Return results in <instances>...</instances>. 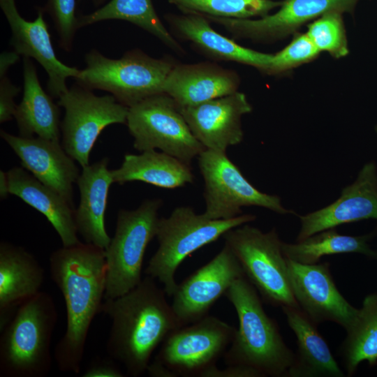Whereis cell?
<instances>
[{
	"instance_id": "cell-1",
	"label": "cell",
	"mask_w": 377,
	"mask_h": 377,
	"mask_svg": "<svg viewBox=\"0 0 377 377\" xmlns=\"http://www.w3.org/2000/svg\"><path fill=\"white\" fill-rule=\"evenodd\" d=\"M52 281L66 308V329L56 346L54 359L64 372L78 374L91 323L101 313L106 288L105 250L80 242L63 246L50 257Z\"/></svg>"
},
{
	"instance_id": "cell-2",
	"label": "cell",
	"mask_w": 377,
	"mask_h": 377,
	"mask_svg": "<svg viewBox=\"0 0 377 377\" xmlns=\"http://www.w3.org/2000/svg\"><path fill=\"white\" fill-rule=\"evenodd\" d=\"M166 296L155 279L147 275L128 293L102 304L101 313L112 320L107 352L131 376L147 371L156 348L182 327Z\"/></svg>"
},
{
	"instance_id": "cell-3",
	"label": "cell",
	"mask_w": 377,
	"mask_h": 377,
	"mask_svg": "<svg viewBox=\"0 0 377 377\" xmlns=\"http://www.w3.org/2000/svg\"><path fill=\"white\" fill-rule=\"evenodd\" d=\"M239 320L223 357L228 366H239L263 376H287L294 353L284 342L276 323L267 316L257 290L246 278L235 280L224 295Z\"/></svg>"
},
{
	"instance_id": "cell-4",
	"label": "cell",
	"mask_w": 377,
	"mask_h": 377,
	"mask_svg": "<svg viewBox=\"0 0 377 377\" xmlns=\"http://www.w3.org/2000/svg\"><path fill=\"white\" fill-rule=\"evenodd\" d=\"M57 320L52 296L43 291L20 304L1 330L0 376L43 377L51 369L50 343Z\"/></svg>"
},
{
	"instance_id": "cell-5",
	"label": "cell",
	"mask_w": 377,
	"mask_h": 377,
	"mask_svg": "<svg viewBox=\"0 0 377 377\" xmlns=\"http://www.w3.org/2000/svg\"><path fill=\"white\" fill-rule=\"evenodd\" d=\"M256 218L244 214L229 219H210L197 214L191 207H176L168 217L159 218L156 236L158 247L149 261L146 274L161 282L167 296L172 297L177 286L175 272L186 258Z\"/></svg>"
},
{
	"instance_id": "cell-6",
	"label": "cell",
	"mask_w": 377,
	"mask_h": 377,
	"mask_svg": "<svg viewBox=\"0 0 377 377\" xmlns=\"http://www.w3.org/2000/svg\"><path fill=\"white\" fill-rule=\"evenodd\" d=\"M86 66L75 78L91 90L109 92L120 103L131 107L163 92L168 75L174 67L166 59H156L135 50L119 59H111L96 50L85 55Z\"/></svg>"
},
{
	"instance_id": "cell-7",
	"label": "cell",
	"mask_w": 377,
	"mask_h": 377,
	"mask_svg": "<svg viewBox=\"0 0 377 377\" xmlns=\"http://www.w3.org/2000/svg\"><path fill=\"white\" fill-rule=\"evenodd\" d=\"M223 237L246 278L267 303L300 308L292 290L283 242L275 228L263 232L243 224L227 231Z\"/></svg>"
},
{
	"instance_id": "cell-8",
	"label": "cell",
	"mask_w": 377,
	"mask_h": 377,
	"mask_svg": "<svg viewBox=\"0 0 377 377\" xmlns=\"http://www.w3.org/2000/svg\"><path fill=\"white\" fill-rule=\"evenodd\" d=\"M161 199L145 200L135 209H120L114 235L105 250L106 288L104 300L119 297L142 280L145 253L156 236Z\"/></svg>"
},
{
	"instance_id": "cell-9",
	"label": "cell",
	"mask_w": 377,
	"mask_h": 377,
	"mask_svg": "<svg viewBox=\"0 0 377 377\" xmlns=\"http://www.w3.org/2000/svg\"><path fill=\"white\" fill-rule=\"evenodd\" d=\"M139 151L158 149L190 165L205 149L191 132L175 101L165 93L128 108L126 124Z\"/></svg>"
},
{
	"instance_id": "cell-10",
	"label": "cell",
	"mask_w": 377,
	"mask_h": 377,
	"mask_svg": "<svg viewBox=\"0 0 377 377\" xmlns=\"http://www.w3.org/2000/svg\"><path fill=\"white\" fill-rule=\"evenodd\" d=\"M58 99L57 104L64 109L61 145L84 168L89 165L90 152L103 129L114 124H126L128 107L111 94L96 96L77 83Z\"/></svg>"
},
{
	"instance_id": "cell-11",
	"label": "cell",
	"mask_w": 377,
	"mask_h": 377,
	"mask_svg": "<svg viewBox=\"0 0 377 377\" xmlns=\"http://www.w3.org/2000/svg\"><path fill=\"white\" fill-rule=\"evenodd\" d=\"M198 164L204 179L206 207L202 214L207 218L232 219L239 216L245 206H258L281 214H295L283 207L278 195L254 187L226 152L205 149L198 155Z\"/></svg>"
},
{
	"instance_id": "cell-12",
	"label": "cell",
	"mask_w": 377,
	"mask_h": 377,
	"mask_svg": "<svg viewBox=\"0 0 377 377\" xmlns=\"http://www.w3.org/2000/svg\"><path fill=\"white\" fill-rule=\"evenodd\" d=\"M236 328L208 316L182 326L163 341L154 361L176 376L204 377L230 345Z\"/></svg>"
},
{
	"instance_id": "cell-13",
	"label": "cell",
	"mask_w": 377,
	"mask_h": 377,
	"mask_svg": "<svg viewBox=\"0 0 377 377\" xmlns=\"http://www.w3.org/2000/svg\"><path fill=\"white\" fill-rule=\"evenodd\" d=\"M359 0H283L279 9L259 19L205 17L236 38L273 42L294 35L305 24L330 11L353 13Z\"/></svg>"
},
{
	"instance_id": "cell-14",
	"label": "cell",
	"mask_w": 377,
	"mask_h": 377,
	"mask_svg": "<svg viewBox=\"0 0 377 377\" xmlns=\"http://www.w3.org/2000/svg\"><path fill=\"white\" fill-rule=\"evenodd\" d=\"M287 264L292 290L300 308L316 325L331 321L348 330L354 323L359 309L351 305L339 291L330 264H302L288 258Z\"/></svg>"
},
{
	"instance_id": "cell-15",
	"label": "cell",
	"mask_w": 377,
	"mask_h": 377,
	"mask_svg": "<svg viewBox=\"0 0 377 377\" xmlns=\"http://www.w3.org/2000/svg\"><path fill=\"white\" fill-rule=\"evenodd\" d=\"M242 276L245 275L238 260L225 244L213 259L177 284L171 306L181 326L206 316L233 282Z\"/></svg>"
},
{
	"instance_id": "cell-16",
	"label": "cell",
	"mask_w": 377,
	"mask_h": 377,
	"mask_svg": "<svg viewBox=\"0 0 377 377\" xmlns=\"http://www.w3.org/2000/svg\"><path fill=\"white\" fill-rule=\"evenodd\" d=\"M1 8L11 30L10 44L20 55L34 59L47 75V89L54 98H59L68 88L66 80L75 78L80 69L62 63L56 56L44 8H38L34 21H28L19 13L15 0H0Z\"/></svg>"
},
{
	"instance_id": "cell-17",
	"label": "cell",
	"mask_w": 377,
	"mask_h": 377,
	"mask_svg": "<svg viewBox=\"0 0 377 377\" xmlns=\"http://www.w3.org/2000/svg\"><path fill=\"white\" fill-rule=\"evenodd\" d=\"M179 109L196 139L207 149L226 152L244 137L242 117L252 111L244 93L235 91Z\"/></svg>"
},
{
	"instance_id": "cell-18",
	"label": "cell",
	"mask_w": 377,
	"mask_h": 377,
	"mask_svg": "<svg viewBox=\"0 0 377 377\" xmlns=\"http://www.w3.org/2000/svg\"><path fill=\"white\" fill-rule=\"evenodd\" d=\"M297 241L338 226L366 219L377 220V165L365 163L354 182L333 203L304 216Z\"/></svg>"
},
{
	"instance_id": "cell-19",
	"label": "cell",
	"mask_w": 377,
	"mask_h": 377,
	"mask_svg": "<svg viewBox=\"0 0 377 377\" xmlns=\"http://www.w3.org/2000/svg\"><path fill=\"white\" fill-rule=\"evenodd\" d=\"M0 135L19 157L22 168L73 206V184L77 182L80 172L75 161L66 153L60 141L17 136L3 130Z\"/></svg>"
},
{
	"instance_id": "cell-20",
	"label": "cell",
	"mask_w": 377,
	"mask_h": 377,
	"mask_svg": "<svg viewBox=\"0 0 377 377\" xmlns=\"http://www.w3.org/2000/svg\"><path fill=\"white\" fill-rule=\"evenodd\" d=\"M239 75L210 63L175 65L163 86L178 107L195 105L237 91Z\"/></svg>"
},
{
	"instance_id": "cell-21",
	"label": "cell",
	"mask_w": 377,
	"mask_h": 377,
	"mask_svg": "<svg viewBox=\"0 0 377 377\" xmlns=\"http://www.w3.org/2000/svg\"><path fill=\"white\" fill-rule=\"evenodd\" d=\"M108 158H103L82 168L76 182L80 191V202L75 209L77 233L85 243L104 250L111 240L105 226L108 192L113 184L111 170L108 168Z\"/></svg>"
},
{
	"instance_id": "cell-22",
	"label": "cell",
	"mask_w": 377,
	"mask_h": 377,
	"mask_svg": "<svg viewBox=\"0 0 377 377\" xmlns=\"http://www.w3.org/2000/svg\"><path fill=\"white\" fill-rule=\"evenodd\" d=\"M45 272L35 257L24 248L0 244V329L10 319L12 311L38 294Z\"/></svg>"
},
{
	"instance_id": "cell-23",
	"label": "cell",
	"mask_w": 377,
	"mask_h": 377,
	"mask_svg": "<svg viewBox=\"0 0 377 377\" xmlns=\"http://www.w3.org/2000/svg\"><path fill=\"white\" fill-rule=\"evenodd\" d=\"M7 176L9 194L20 198L43 214L57 232L63 246L81 242L75 222V209L61 195L22 167L11 168Z\"/></svg>"
},
{
	"instance_id": "cell-24",
	"label": "cell",
	"mask_w": 377,
	"mask_h": 377,
	"mask_svg": "<svg viewBox=\"0 0 377 377\" xmlns=\"http://www.w3.org/2000/svg\"><path fill=\"white\" fill-rule=\"evenodd\" d=\"M282 310L297 343V353L287 376H345L317 325L300 308L284 306Z\"/></svg>"
},
{
	"instance_id": "cell-25",
	"label": "cell",
	"mask_w": 377,
	"mask_h": 377,
	"mask_svg": "<svg viewBox=\"0 0 377 377\" xmlns=\"http://www.w3.org/2000/svg\"><path fill=\"white\" fill-rule=\"evenodd\" d=\"M24 90L22 101L14 114L19 135L60 141L59 105L42 88L31 58L23 57Z\"/></svg>"
},
{
	"instance_id": "cell-26",
	"label": "cell",
	"mask_w": 377,
	"mask_h": 377,
	"mask_svg": "<svg viewBox=\"0 0 377 377\" xmlns=\"http://www.w3.org/2000/svg\"><path fill=\"white\" fill-rule=\"evenodd\" d=\"M168 20L178 35L211 57L251 66L265 74L269 66L273 54L237 44L216 32L202 15L185 14L170 17Z\"/></svg>"
},
{
	"instance_id": "cell-27",
	"label": "cell",
	"mask_w": 377,
	"mask_h": 377,
	"mask_svg": "<svg viewBox=\"0 0 377 377\" xmlns=\"http://www.w3.org/2000/svg\"><path fill=\"white\" fill-rule=\"evenodd\" d=\"M111 175L113 184L140 181L168 189L192 184L195 177L190 165L155 149L126 154L121 166L111 170Z\"/></svg>"
},
{
	"instance_id": "cell-28",
	"label": "cell",
	"mask_w": 377,
	"mask_h": 377,
	"mask_svg": "<svg viewBox=\"0 0 377 377\" xmlns=\"http://www.w3.org/2000/svg\"><path fill=\"white\" fill-rule=\"evenodd\" d=\"M375 235L376 231L359 236L341 235L332 228L294 244L282 242V251L288 259L302 264L319 263L325 256L348 253L377 260V251L369 243Z\"/></svg>"
},
{
	"instance_id": "cell-29",
	"label": "cell",
	"mask_w": 377,
	"mask_h": 377,
	"mask_svg": "<svg viewBox=\"0 0 377 377\" xmlns=\"http://www.w3.org/2000/svg\"><path fill=\"white\" fill-rule=\"evenodd\" d=\"M110 20L129 22L156 36L174 50L183 51L158 17L151 0H110L94 12L78 16L77 28Z\"/></svg>"
},
{
	"instance_id": "cell-30",
	"label": "cell",
	"mask_w": 377,
	"mask_h": 377,
	"mask_svg": "<svg viewBox=\"0 0 377 377\" xmlns=\"http://www.w3.org/2000/svg\"><path fill=\"white\" fill-rule=\"evenodd\" d=\"M340 351L348 376L364 361L371 366L377 364V293L364 297L354 323L346 330Z\"/></svg>"
},
{
	"instance_id": "cell-31",
	"label": "cell",
	"mask_w": 377,
	"mask_h": 377,
	"mask_svg": "<svg viewBox=\"0 0 377 377\" xmlns=\"http://www.w3.org/2000/svg\"><path fill=\"white\" fill-rule=\"evenodd\" d=\"M168 1L185 14L232 19L263 17L282 3L281 1L273 0H168Z\"/></svg>"
},
{
	"instance_id": "cell-32",
	"label": "cell",
	"mask_w": 377,
	"mask_h": 377,
	"mask_svg": "<svg viewBox=\"0 0 377 377\" xmlns=\"http://www.w3.org/2000/svg\"><path fill=\"white\" fill-rule=\"evenodd\" d=\"M342 13L330 11L307 24L306 34L321 52L339 59L349 53Z\"/></svg>"
},
{
	"instance_id": "cell-33",
	"label": "cell",
	"mask_w": 377,
	"mask_h": 377,
	"mask_svg": "<svg viewBox=\"0 0 377 377\" xmlns=\"http://www.w3.org/2000/svg\"><path fill=\"white\" fill-rule=\"evenodd\" d=\"M320 52L306 33L297 32L281 50L273 54L267 75H281L316 59Z\"/></svg>"
},
{
	"instance_id": "cell-34",
	"label": "cell",
	"mask_w": 377,
	"mask_h": 377,
	"mask_svg": "<svg viewBox=\"0 0 377 377\" xmlns=\"http://www.w3.org/2000/svg\"><path fill=\"white\" fill-rule=\"evenodd\" d=\"M45 9L52 17L59 36L60 47L69 52L77 28L76 0H47Z\"/></svg>"
},
{
	"instance_id": "cell-35",
	"label": "cell",
	"mask_w": 377,
	"mask_h": 377,
	"mask_svg": "<svg viewBox=\"0 0 377 377\" xmlns=\"http://www.w3.org/2000/svg\"><path fill=\"white\" fill-rule=\"evenodd\" d=\"M20 88L13 84L7 77L0 78V123H5L14 117L17 105L15 98Z\"/></svg>"
},
{
	"instance_id": "cell-36",
	"label": "cell",
	"mask_w": 377,
	"mask_h": 377,
	"mask_svg": "<svg viewBox=\"0 0 377 377\" xmlns=\"http://www.w3.org/2000/svg\"><path fill=\"white\" fill-rule=\"evenodd\" d=\"M204 377H260L255 371L239 366H228L220 369L216 366L208 371Z\"/></svg>"
},
{
	"instance_id": "cell-37",
	"label": "cell",
	"mask_w": 377,
	"mask_h": 377,
	"mask_svg": "<svg viewBox=\"0 0 377 377\" xmlns=\"http://www.w3.org/2000/svg\"><path fill=\"white\" fill-rule=\"evenodd\" d=\"M83 377H123L124 374L114 364L108 362L94 363L84 372Z\"/></svg>"
},
{
	"instance_id": "cell-38",
	"label": "cell",
	"mask_w": 377,
	"mask_h": 377,
	"mask_svg": "<svg viewBox=\"0 0 377 377\" xmlns=\"http://www.w3.org/2000/svg\"><path fill=\"white\" fill-rule=\"evenodd\" d=\"M20 59V54L13 51H4L0 54V78L6 77L9 68Z\"/></svg>"
},
{
	"instance_id": "cell-39",
	"label": "cell",
	"mask_w": 377,
	"mask_h": 377,
	"mask_svg": "<svg viewBox=\"0 0 377 377\" xmlns=\"http://www.w3.org/2000/svg\"><path fill=\"white\" fill-rule=\"evenodd\" d=\"M9 194V184L7 172L0 171V195L1 199H4Z\"/></svg>"
},
{
	"instance_id": "cell-40",
	"label": "cell",
	"mask_w": 377,
	"mask_h": 377,
	"mask_svg": "<svg viewBox=\"0 0 377 377\" xmlns=\"http://www.w3.org/2000/svg\"><path fill=\"white\" fill-rule=\"evenodd\" d=\"M106 0H93V2L95 5L98 6V5H101Z\"/></svg>"
},
{
	"instance_id": "cell-41",
	"label": "cell",
	"mask_w": 377,
	"mask_h": 377,
	"mask_svg": "<svg viewBox=\"0 0 377 377\" xmlns=\"http://www.w3.org/2000/svg\"><path fill=\"white\" fill-rule=\"evenodd\" d=\"M374 130H375L376 134L377 135V125L375 126Z\"/></svg>"
},
{
	"instance_id": "cell-42",
	"label": "cell",
	"mask_w": 377,
	"mask_h": 377,
	"mask_svg": "<svg viewBox=\"0 0 377 377\" xmlns=\"http://www.w3.org/2000/svg\"><path fill=\"white\" fill-rule=\"evenodd\" d=\"M78 1H81V0H78Z\"/></svg>"
}]
</instances>
